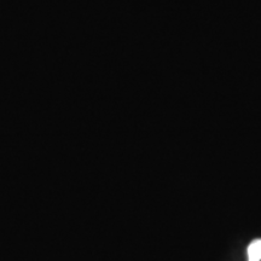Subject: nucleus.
Segmentation results:
<instances>
[{
  "mask_svg": "<svg viewBox=\"0 0 261 261\" xmlns=\"http://www.w3.org/2000/svg\"><path fill=\"white\" fill-rule=\"evenodd\" d=\"M248 257L249 260L261 261V240H255L248 247Z\"/></svg>",
  "mask_w": 261,
  "mask_h": 261,
  "instance_id": "1",
  "label": "nucleus"
},
{
  "mask_svg": "<svg viewBox=\"0 0 261 261\" xmlns=\"http://www.w3.org/2000/svg\"><path fill=\"white\" fill-rule=\"evenodd\" d=\"M249 261H260V260H249Z\"/></svg>",
  "mask_w": 261,
  "mask_h": 261,
  "instance_id": "2",
  "label": "nucleus"
}]
</instances>
